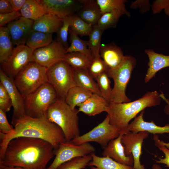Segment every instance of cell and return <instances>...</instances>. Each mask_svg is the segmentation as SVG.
Masks as SVG:
<instances>
[{"label": "cell", "instance_id": "33", "mask_svg": "<svg viewBox=\"0 0 169 169\" xmlns=\"http://www.w3.org/2000/svg\"><path fill=\"white\" fill-rule=\"evenodd\" d=\"M123 15V13L117 10L104 13L102 14L97 25L103 32L109 28H115L120 18Z\"/></svg>", "mask_w": 169, "mask_h": 169}, {"label": "cell", "instance_id": "9", "mask_svg": "<svg viewBox=\"0 0 169 169\" xmlns=\"http://www.w3.org/2000/svg\"><path fill=\"white\" fill-rule=\"evenodd\" d=\"M122 132L110 123V117L107 114L104 120L97 126L86 133L73 139L71 141L76 145L94 142L104 148L111 140L118 137Z\"/></svg>", "mask_w": 169, "mask_h": 169}, {"label": "cell", "instance_id": "11", "mask_svg": "<svg viewBox=\"0 0 169 169\" xmlns=\"http://www.w3.org/2000/svg\"><path fill=\"white\" fill-rule=\"evenodd\" d=\"M95 149L89 143L79 145L74 144L71 141L61 142L58 149L55 150V158L46 169H56L62 164L74 158L84 156L94 152Z\"/></svg>", "mask_w": 169, "mask_h": 169}, {"label": "cell", "instance_id": "16", "mask_svg": "<svg viewBox=\"0 0 169 169\" xmlns=\"http://www.w3.org/2000/svg\"><path fill=\"white\" fill-rule=\"evenodd\" d=\"M34 21L21 16L8 24L7 27L13 44L16 46L25 44L33 30Z\"/></svg>", "mask_w": 169, "mask_h": 169}, {"label": "cell", "instance_id": "47", "mask_svg": "<svg viewBox=\"0 0 169 169\" xmlns=\"http://www.w3.org/2000/svg\"><path fill=\"white\" fill-rule=\"evenodd\" d=\"M27 0H9L13 11H19L22 8Z\"/></svg>", "mask_w": 169, "mask_h": 169}, {"label": "cell", "instance_id": "25", "mask_svg": "<svg viewBox=\"0 0 169 169\" xmlns=\"http://www.w3.org/2000/svg\"><path fill=\"white\" fill-rule=\"evenodd\" d=\"M92 160L88 166L91 168L95 169H134L133 166L127 165L119 163L108 157H100L94 153L90 154Z\"/></svg>", "mask_w": 169, "mask_h": 169}, {"label": "cell", "instance_id": "37", "mask_svg": "<svg viewBox=\"0 0 169 169\" xmlns=\"http://www.w3.org/2000/svg\"><path fill=\"white\" fill-rule=\"evenodd\" d=\"M91 155L74 158L59 166L56 169H83L92 160Z\"/></svg>", "mask_w": 169, "mask_h": 169}, {"label": "cell", "instance_id": "13", "mask_svg": "<svg viewBox=\"0 0 169 169\" xmlns=\"http://www.w3.org/2000/svg\"><path fill=\"white\" fill-rule=\"evenodd\" d=\"M48 13L63 19L73 16L82 6V0H37Z\"/></svg>", "mask_w": 169, "mask_h": 169}, {"label": "cell", "instance_id": "46", "mask_svg": "<svg viewBox=\"0 0 169 169\" xmlns=\"http://www.w3.org/2000/svg\"><path fill=\"white\" fill-rule=\"evenodd\" d=\"M13 106L12 102L10 99L0 98V109L6 113L10 111Z\"/></svg>", "mask_w": 169, "mask_h": 169}, {"label": "cell", "instance_id": "15", "mask_svg": "<svg viewBox=\"0 0 169 169\" xmlns=\"http://www.w3.org/2000/svg\"><path fill=\"white\" fill-rule=\"evenodd\" d=\"M0 80L12 102L13 111L12 122L26 115L24 98L16 87L13 79L8 76L0 69Z\"/></svg>", "mask_w": 169, "mask_h": 169}, {"label": "cell", "instance_id": "12", "mask_svg": "<svg viewBox=\"0 0 169 169\" xmlns=\"http://www.w3.org/2000/svg\"><path fill=\"white\" fill-rule=\"evenodd\" d=\"M149 133L146 131L134 133L128 131L124 134L121 138V142L126 156L132 154L134 159V169H146L140 161L141 148L144 140L148 136Z\"/></svg>", "mask_w": 169, "mask_h": 169}, {"label": "cell", "instance_id": "32", "mask_svg": "<svg viewBox=\"0 0 169 169\" xmlns=\"http://www.w3.org/2000/svg\"><path fill=\"white\" fill-rule=\"evenodd\" d=\"M102 14L114 10L119 11L128 17L131 16L130 13L126 8L125 0H96Z\"/></svg>", "mask_w": 169, "mask_h": 169}, {"label": "cell", "instance_id": "34", "mask_svg": "<svg viewBox=\"0 0 169 169\" xmlns=\"http://www.w3.org/2000/svg\"><path fill=\"white\" fill-rule=\"evenodd\" d=\"M103 32L98 26L96 25L93 26L89 36L88 49L93 58L100 57V50L101 46V40Z\"/></svg>", "mask_w": 169, "mask_h": 169}, {"label": "cell", "instance_id": "7", "mask_svg": "<svg viewBox=\"0 0 169 169\" xmlns=\"http://www.w3.org/2000/svg\"><path fill=\"white\" fill-rule=\"evenodd\" d=\"M47 70L46 67L33 61L17 74L13 79L14 82L24 99L47 82Z\"/></svg>", "mask_w": 169, "mask_h": 169}, {"label": "cell", "instance_id": "43", "mask_svg": "<svg viewBox=\"0 0 169 169\" xmlns=\"http://www.w3.org/2000/svg\"><path fill=\"white\" fill-rule=\"evenodd\" d=\"M14 127L10 125L6 117V113L0 109V131L5 134L11 133Z\"/></svg>", "mask_w": 169, "mask_h": 169}, {"label": "cell", "instance_id": "44", "mask_svg": "<svg viewBox=\"0 0 169 169\" xmlns=\"http://www.w3.org/2000/svg\"><path fill=\"white\" fill-rule=\"evenodd\" d=\"M22 16L20 11L13 12L6 14H0V27L17 20Z\"/></svg>", "mask_w": 169, "mask_h": 169}, {"label": "cell", "instance_id": "31", "mask_svg": "<svg viewBox=\"0 0 169 169\" xmlns=\"http://www.w3.org/2000/svg\"><path fill=\"white\" fill-rule=\"evenodd\" d=\"M70 45L66 50V53L79 52L83 53L93 60L92 55L88 49V41L81 39L78 36L74 33L69 28Z\"/></svg>", "mask_w": 169, "mask_h": 169}, {"label": "cell", "instance_id": "2", "mask_svg": "<svg viewBox=\"0 0 169 169\" xmlns=\"http://www.w3.org/2000/svg\"><path fill=\"white\" fill-rule=\"evenodd\" d=\"M13 131L5 134L0 132V160L3 158L6 147L12 139L19 137L42 139L51 144L55 150L60 144L66 141L60 127L50 121L46 117L34 118L25 115L12 122Z\"/></svg>", "mask_w": 169, "mask_h": 169}, {"label": "cell", "instance_id": "5", "mask_svg": "<svg viewBox=\"0 0 169 169\" xmlns=\"http://www.w3.org/2000/svg\"><path fill=\"white\" fill-rule=\"evenodd\" d=\"M58 99L54 88L46 82L24 99L26 115L34 118L46 117L48 108Z\"/></svg>", "mask_w": 169, "mask_h": 169}, {"label": "cell", "instance_id": "40", "mask_svg": "<svg viewBox=\"0 0 169 169\" xmlns=\"http://www.w3.org/2000/svg\"><path fill=\"white\" fill-rule=\"evenodd\" d=\"M153 138L155 146L163 152L165 155L164 158H159V160L155 161L156 163L165 164L166 167H169V149L161 143V140L159 139L157 135H154Z\"/></svg>", "mask_w": 169, "mask_h": 169}, {"label": "cell", "instance_id": "18", "mask_svg": "<svg viewBox=\"0 0 169 169\" xmlns=\"http://www.w3.org/2000/svg\"><path fill=\"white\" fill-rule=\"evenodd\" d=\"M100 54L107 68V71L118 67L125 57L121 48L113 43L101 45Z\"/></svg>", "mask_w": 169, "mask_h": 169}, {"label": "cell", "instance_id": "1", "mask_svg": "<svg viewBox=\"0 0 169 169\" xmlns=\"http://www.w3.org/2000/svg\"><path fill=\"white\" fill-rule=\"evenodd\" d=\"M55 151L52 145L44 140L17 137L9 142L0 164L24 169H46Z\"/></svg>", "mask_w": 169, "mask_h": 169}, {"label": "cell", "instance_id": "39", "mask_svg": "<svg viewBox=\"0 0 169 169\" xmlns=\"http://www.w3.org/2000/svg\"><path fill=\"white\" fill-rule=\"evenodd\" d=\"M88 69L94 79L102 73L107 72V70L105 63L100 57L94 58Z\"/></svg>", "mask_w": 169, "mask_h": 169}, {"label": "cell", "instance_id": "30", "mask_svg": "<svg viewBox=\"0 0 169 169\" xmlns=\"http://www.w3.org/2000/svg\"><path fill=\"white\" fill-rule=\"evenodd\" d=\"M74 69H88L92 60L84 54L79 52L66 53L63 60Z\"/></svg>", "mask_w": 169, "mask_h": 169}, {"label": "cell", "instance_id": "8", "mask_svg": "<svg viewBox=\"0 0 169 169\" xmlns=\"http://www.w3.org/2000/svg\"><path fill=\"white\" fill-rule=\"evenodd\" d=\"M46 77L47 82L54 89L58 99L64 101L69 90L76 86L74 69L64 60L48 68Z\"/></svg>", "mask_w": 169, "mask_h": 169}, {"label": "cell", "instance_id": "14", "mask_svg": "<svg viewBox=\"0 0 169 169\" xmlns=\"http://www.w3.org/2000/svg\"><path fill=\"white\" fill-rule=\"evenodd\" d=\"M66 49L56 40L49 44L34 50V61L47 69L57 62L63 60Z\"/></svg>", "mask_w": 169, "mask_h": 169}, {"label": "cell", "instance_id": "29", "mask_svg": "<svg viewBox=\"0 0 169 169\" xmlns=\"http://www.w3.org/2000/svg\"><path fill=\"white\" fill-rule=\"evenodd\" d=\"M13 44L8 27H0V63L6 60L11 55L13 49Z\"/></svg>", "mask_w": 169, "mask_h": 169}, {"label": "cell", "instance_id": "48", "mask_svg": "<svg viewBox=\"0 0 169 169\" xmlns=\"http://www.w3.org/2000/svg\"><path fill=\"white\" fill-rule=\"evenodd\" d=\"M160 96L161 98L163 99L166 104L164 109V112L167 115H169V100L165 96L163 93L160 94Z\"/></svg>", "mask_w": 169, "mask_h": 169}, {"label": "cell", "instance_id": "19", "mask_svg": "<svg viewBox=\"0 0 169 169\" xmlns=\"http://www.w3.org/2000/svg\"><path fill=\"white\" fill-rule=\"evenodd\" d=\"M145 52L149 59L148 67L144 78L145 82L147 83L160 70L169 67V55L157 53L151 49H146Z\"/></svg>", "mask_w": 169, "mask_h": 169}, {"label": "cell", "instance_id": "52", "mask_svg": "<svg viewBox=\"0 0 169 169\" xmlns=\"http://www.w3.org/2000/svg\"><path fill=\"white\" fill-rule=\"evenodd\" d=\"M92 169H94V168H91Z\"/></svg>", "mask_w": 169, "mask_h": 169}, {"label": "cell", "instance_id": "49", "mask_svg": "<svg viewBox=\"0 0 169 169\" xmlns=\"http://www.w3.org/2000/svg\"><path fill=\"white\" fill-rule=\"evenodd\" d=\"M0 169H24L19 167H10L0 164Z\"/></svg>", "mask_w": 169, "mask_h": 169}, {"label": "cell", "instance_id": "21", "mask_svg": "<svg viewBox=\"0 0 169 169\" xmlns=\"http://www.w3.org/2000/svg\"><path fill=\"white\" fill-rule=\"evenodd\" d=\"M109 103L102 96L93 93L83 103L79 105L78 112H82L89 116H95L106 111Z\"/></svg>", "mask_w": 169, "mask_h": 169}, {"label": "cell", "instance_id": "28", "mask_svg": "<svg viewBox=\"0 0 169 169\" xmlns=\"http://www.w3.org/2000/svg\"><path fill=\"white\" fill-rule=\"evenodd\" d=\"M20 12L22 16L34 21L48 13L35 0H27Z\"/></svg>", "mask_w": 169, "mask_h": 169}, {"label": "cell", "instance_id": "10", "mask_svg": "<svg viewBox=\"0 0 169 169\" xmlns=\"http://www.w3.org/2000/svg\"><path fill=\"white\" fill-rule=\"evenodd\" d=\"M34 51L25 44L16 46L7 59L1 63L0 69L8 76L14 79L29 63L34 61Z\"/></svg>", "mask_w": 169, "mask_h": 169}, {"label": "cell", "instance_id": "20", "mask_svg": "<svg viewBox=\"0 0 169 169\" xmlns=\"http://www.w3.org/2000/svg\"><path fill=\"white\" fill-rule=\"evenodd\" d=\"M145 110L141 112L128 125L127 130L134 133L146 131L154 135L169 133V124L161 126L156 125L152 121L146 122L143 116Z\"/></svg>", "mask_w": 169, "mask_h": 169}, {"label": "cell", "instance_id": "51", "mask_svg": "<svg viewBox=\"0 0 169 169\" xmlns=\"http://www.w3.org/2000/svg\"><path fill=\"white\" fill-rule=\"evenodd\" d=\"M161 143L165 146L167 148L169 149V143H166L162 141H161Z\"/></svg>", "mask_w": 169, "mask_h": 169}, {"label": "cell", "instance_id": "42", "mask_svg": "<svg viewBox=\"0 0 169 169\" xmlns=\"http://www.w3.org/2000/svg\"><path fill=\"white\" fill-rule=\"evenodd\" d=\"M130 8L131 9H138L141 13L148 11L151 8V4L149 0H137L131 3Z\"/></svg>", "mask_w": 169, "mask_h": 169}, {"label": "cell", "instance_id": "6", "mask_svg": "<svg viewBox=\"0 0 169 169\" xmlns=\"http://www.w3.org/2000/svg\"><path fill=\"white\" fill-rule=\"evenodd\" d=\"M136 63L134 57L126 55L124 61L118 67L106 72L114 82L110 102L118 103L131 101L126 95V90Z\"/></svg>", "mask_w": 169, "mask_h": 169}, {"label": "cell", "instance_id": "22", "mask_svg": "<svg viewBox=\"0 0 169 169\" xmlns=\"http://www.w3.org/2000/svg\"><path fill=\"white\" fill-rule=\"evenodd\" d=\"M82 5L76 15L87 23L97 24L102 14L96 0H82Z\"/></svg>", "mask_w": 169, "mask_h": 169}, {"label": "cell", "instance_id": "35", "mask_svg": "<svg viewBox=\"0 0 169 169\" xmlns=\"http://www.w3.org/2000/svg\"><path fill=\"white\" fill-rule=\"evenodd\" d=\"M106 72L100 74L95 79L97 84L101 96L109 103L110 102L112 88L111 81Z\"/></svg>", "mask_w": 169, "mask_h": 169}, {"label": "cell", "instance_id": "27", "mask_svg": "<svg viewBox=\"0 0 169 169\" xmlns=\"http://www.w3.org/2000/svg\"><path fill=\"white\" fill-rule=\"evenodd\" d=\"M53 41L52 34L32 30L28 38L25 45L34 50L49 44Z\"/></svg>", "mask_w": 169, "mask_h": 169}, {"label": "cell", "instance_id": "17", "mask_svg": "<svg viewBox=\"0 0 169 169\" xmlns=\"http://www.w3.org/2000/svg\"><path fill=\"white\" fill-rule=\"evenodd\" d=\"M126 132H122L117 138L111 140L104 148L102 153L103 157H108L120 163L133 166L134 159L132 154L125 155L124 146L121 142L123 135Z\"/></svg>", "mask_w": 169, "mask_h": 169}, {"label": "cell", "instance_id": "26", "mask_svg": "<svg viewBox=\"0 0 169 169\" xmlns=\"http://www.w3.org/2000/svg\"><path fill=\"white\" fill-rule=\"evenodd\" d=\"M93 93L90 91L75 86L68 91L65 101L73 110L75 107L85 101Z\"/></svg>", "mask_w": 169, "mask_h": 169}, {"label": "cell", "instance_id": "23", "mask_svg": "<svg viewBox=\"0 0 169 169\" xmlns=\"http://www.w3.org/2000/svg\"><path fill=\"white\" fill-rule=\"evenodd\" d=\"M63 23V19L48 13L34 21L33 30L53 34L57 33Z\"/></svg>", "mask_w": 169, "mask_h": 169}, {"label": "cell", "instance_id": "50", "mask_svg": "<svg viewBox=\"0 0 169 169\" xmlns=\"http://www.w3.org/2000/svg\"><path fill=\"white\" fill-rule=\"evenodd\" d=\"M152 169H163L160 166L156 164H154L152 166Z\"/></svg>", "mask_w": 169, "mask_h": 169}, {"label": "cell", "instance_id": "38", "mask_svg": "<svg viewBox=\"0 0 169 169\" xmlns=\"http://www.w3.org/2000/svg\"><path fill=\"white\" fill-rule=\"evenodd\" d=\"M74 16L63 19V24L57 33L56 40L60 43L66 50L69 47L68 42V34Z\"/></svg>", "mask_w": 169, "mask_h": 169}, {"label": "cell", "instance_id": "4", "mask_svg": "<svg viewBox=\"0 0 169 169\" xmlns=\"http://www.w3.org/2000/svg\"><path fill=\"white\" fill-rule=\"evenodd\" d=\"M78 110H72L65 101L58 99L48 108V119L62 130L66 141H70L79 136Z\"/></svg>", "mask_w": 169, "mask_h": 169}, {"label": "cell", "instance_id": "41", "mask_svg": "<svg viewBox=\"0 0 169 169\" xmlns=\"http://www.w3.org/2000/svg\"><path fill=\"white\" fill-rule=\"evenodd\" d=\"M152 14H156L160 13L163 10L165 14L169 16V0H156L151 4Z\"/></svg>", "mask_w": 169, "mask_h": 169}, {"label": "cell", "instance_id": "36", "mask_svg": "<svg viewBox=\"0 0 169 169\" xmlns=\"http://www.w3.org/2000/svg\"><path fill=\"white\" fill-rule=\"evenodd\" d=\"M93 26L84 21L76 14L73 18L70 29L74 33L81 36H89Z\"/></svg>", "mask_w": 169, "mask_h": 169}, {"label": "cell", "instance_id": "3", "mask_svg": "<svg viewBox=\"0 0 169 169\" xmlns=\"http://www.w3.org/2000/svg\"><path fill=\"white\" fill-rule=\"evenodd\" d=\"M161 98L156 91H148L141 97L133 101L122 103L110 102L106 111L110 123L121 131L127 132L130 121L148 107L159 105Z\"/></svg>", "mask_w": 169, "mask_h": 169}, {"label": "cell", "instance_id": "45", "mask_svg": "<svg viewBox=\"0 0 169 169\" xmlns=\"http://www.w3.org/2000/svg\"><path fill=\"white\" fill-rule=\"evenodd\" d=\"M13 11L9 0H0V14L7 13Z\"/></svg>", "mask_w": 169, "mask_h": 169}, {"label": "cell", "instance_id": "24", "mask_svg": "<svg viewBox=\"0 0 169 169\" xmlns=\"http://www.w3.org/2000/svg\"><path fill=\"white\" fill-rule=\"evenodd\" d=\"M74 78L76 86L101 96L96 81L88 69H74Z\"/></svg>", "mask_w": 169, "mask_h": 169}]
</instances>
